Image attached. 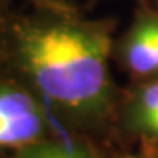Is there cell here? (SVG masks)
Segmentation results:
<instances>
[{"label": "cell", "mask_w": 158, "mask_h": 158, "mask_svg": "<svg viewBox=\"0 0 158 158\" xmlns=\"http://www.w3.org/2000/svg\"><path fill=\"white\" fill-rule=\"evenodd\" d=\"M111 19L85 18L74 6L35 8L0 26L3 63L68 119L95 124L114 100Z\"/></svg>", "instance_id": "1"}, {"label": "cell", "mask_w": 158, "mask_h": 158, "mask_svg": "<svg viewBox=\"0 0 158 158\" xmlns=\"http://www.w3.org/2000/svg\"><path fill=\"white\" fill-rule=\"evenodd\" d=\"M48 118L26 84L0 77V148L18 150L48 137Z\"/></svg>", "instance_id": "2"}, {"label": "cell", "mask_w": 158, "mask_h": 158, "mask_svg": "<svg viewBox=\"0 0 158 158\" xmlns=\"http://www.w3.org/2000/svg\"><path fill=\"white\" fill-rule=\"evenodd\" d=\"M113 55H116L123 66L134 76H158V55L152 27V13H140L121 40L114 42Z\"/></svg>", "instance_id": "3"}, {"label": "cell", "mask_w": 158, "mask_h": 158, "mask_svg": "<svg viewBox=\"0 0 158 158\" xmlns=\"http://www.w3.org/2000/svg\"><path fill=\"white\" fill-rule=\"evenodd\" d=\"M13 158H106L97 148L84 142L40 139L15 150Z\"/></svg>", "instance_id": "4"}, {"label": "cell", "mask_w": 158, "mask_h": 158, "mask_svg": "<svg viewBox=\"0 0 158 158\" xmlns=\"http://www.w3.org/2000/svg\"><path fill=\"white\" fill-rule=\"evenodd\" d=\"M5 2H13V0H0V3ZM24 2L35 8H69L73 6L68 0H24Z\"/></svg>", "instance_id": "5"}, {"label": "cell", "mask_w": 158, "mask_h": 158, "mask_svg": "<svg viewBox=\"0 0 158 158\" xmlns=\"http://www.w3.org/2000/svg\"><path fill=\"white\" fill-rule=\"evenodd\" d=\"M152 27H153L155 45H156V55H158V15H156V13H152Z\"/></svg>", "instance_id": "6"}, {"label": "cell", "mask_w": 158, "mask_h": 158, "mask_svg": "<svg viewBox=\"0 0 158 158\" xmlns=\"http://www.w3.org/2000/svg\"><path fill=\"white\" fill-rule=\"evenodd\" d=\"M3 66V52H2V44H0V69Z\"/></svg>", "instance_id": "7"}, {"label": "cell", "mask_w": 158, "mask_h": 158, "mask_svg": "<svg viewBox=\"0 0 158 158\" xmlns=\"http://www.w3.org/2000/svg\"><path fill=\"white\" fill-rule=\"evenodd\" d=\"M152 139L158 142V127H156V131H155V134H153V137H152Z\"/></svg>", "instance_id": "8"}]
</instances>
